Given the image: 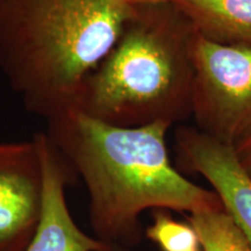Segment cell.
Returning <instances> with one entry per match:
<instances>
[{
	"mask_svg": "<svg viewBox=\"0 0 251 251\" xmlns=\"http://www.w3.org/2000/svg\"><path fill=\"white\" fill-rule=\"evenodd\" d=\"M192 114L198 129L236 147L251 136V46L193 41Z\"/></svg>",
	"mask_w": 251,
	"mask_h": 251,
	"instance_id": "277c9868",
	"label": "cell"
},
{
	"mask_svg": "<svg viewBox=\"0 0 251 251\" xmlns=\"http://www.w3.org/2000/svg\"><path fill=\"white\" fill-rule=\"evenodd\" d=\"M102 251H133V249H129V248H126L122 246H117V244H108L107 248Z\"/></svg>",
	"mask_w": 251,
	"mask_h": 251,
	"instance_id": "4fadbf2b",
	"label": "cell"
},
{
	"mask_svg": "<svg viewBox=\"0 0 251 251\" xmlns=\"http://www.w3.org/2000/svg\"><path fill=\"white\" fill-rule=\"evenodd\" d=\"M203 251H251L249 241L226 209L187 215Z\"/></svg>",
	"mask_w": 251,
	"mask_h": 251,
	"instance_id": "9c48e42d",
	"label": "cell"
},
{
	"mask_svg": "<svg viewBox=\"0 0 251 251\" xmlns=\"http://www.w3.org/2000/svg\"><path fill=\"white\" fill-rule=\"evenodd\" d=\"M46 134L89 194L93 236L133 249L142 241L141 215L164 209L187 215L224 209L214 191L181 176L166 148L168 122L118 127L69 108L47 120Z\"/></svg>",
	"mask_w": 251,
	"mask_h": 251,
	"instance_id": "6da1fadb",
	"label": "cell"
},
{
	"mask_svg": "<svg viewBox=\"0 0 251 251\" xmlns=\"http://www.w3.org/2000/svg\"><path fill=\"white\" fill-rule=\"evenodd\" d=\"M43 172L41 219L25 251H102L108 244L78 227L69 209L65 190L77 179L46 131L34 135Z\"/></svg>",
	"mask_w": 251,
	"mask_h": 251,
	"instance_id": "8992f818",
	"label": "cell"
},
{
	"mask_svg": "<svg viewBox=\"0 0 251 251\" xmlns=\"http://www.w3.org/2000/svg\"><path fill=\"white\" fill-rule=\"evenodd\" d=\"M144 235L162 251H199V237L194 228L186 222L172 218L169 211H152V224Z\"/></svg>",
	"mask_w": 251,
	"mask_h": 251,
	"instance_id": "30bf717a",
	"label": "cell"
},
{
	"mask_svg": "<svg viewBox=\"0 0 251 251\" xmlns=\"http://www.w3.org/2000/svg\"><path fill=\"white\" fill-rule=\"evenodd\" d=\"M130 8L122 0H2L0 69L25 108L48 120L74 107Z\"/></svg>",
	"mask_w": 251,
	"mask_h": 251,
	"instance_id": "7a4b0ae2",
	"label": "cell"
},
{
	"mask_svg": "<svg viewBox=\"0 0 251 251\" xmlns=\"http://www.w3.org/2000/svg\"><path fill=\"white\" fill-rule=\"evenodd\" d=\"M42 202L35 141L0 142V251H25L39 226Z\"/></svg>",
	"mask_w": 251,
	"mask_h": 251,
	"instance_id": "5b68a950",
	"label": "cell"
},
{
	"mask_svg": "<svg viewBox=\"0 0 251 251\" xmlns=\"http://www.w3.org/2000/svg\"><path fill=\"white\" fill-rule=\"evenodd\" d=\"M237 158L251 179V136L234 147Z\"/></svg>",
	"mask_w": 251,
	"mask_h": 251,
	"instance_id": "8fae6325",
	"label": "cell"
},
{
	"mask_svg": "<svg viewBox=\"0 0 251 251\" xmlns=\"http://www.w3.org/2000/svg\"><path fill=\"white\" fill-rule=\"evenodd\" d=\"M1 1H2V0H0V4H1Z\"/></svg>",
	"mask_w": 251,
	"mask_h": 251,
	"instance_id": "5bb4252c",
	"label": "cell"
},
{
	"mask_svg": "<svg viewBox=\"0 0 251 251\" xmlns=\"http://www.w3.org/2000/svg\"><path fill=\"white\" fill-rule=\"evenodd\" d=\"M176 140L188 168L212 185L224 208L242 229L251 247V179L238 161L234 147L198 128H179Z\"/></svg>",
	"mask_w": 251,
	"mask_h": 251,
	"instance_id": "52a82bcc",
	"label": "cell"
},
{
	"mask_svg": "<svg viewBox=\"0 0 251 251\" xmlns=\"http://www.w3.org/2000/svg\"><path fill=\"white\" fill-rule=\"evenodd\" d=\"M194 37L174 2L131 6L120 37L83 81L74 108L118 127L181 120L192 112Z\"/></svg>",
	"mask_w": 251,
	"mask_h": 251,
	"instance_id": "3957f363",
	"label": "cell"
},
{
	"mask_svg": "<svg viewBox=\"0 0 251 251\" xmlns=\"http://www.w3.org/2000/svg\"><path fill=\"white\" fill-rule=\"evenodd\" d=\"M197 34L230 46H251V0H177Z\"/></svg>",
	"mask_w": 251,
	"mask_h": 251,
	"instance_id": "ba28073f",
	"label": "cell"
},
{
	"mask_svg": "<svg viewBox=\"0 0 251 251\" xmlns=\"http://www.w3.org/2000/svg\"><path fill=\"white\" fill-rule=\"evenodd\" d=\"M125 4L129 6H141V5H159V4H172L177 0H122Z\"/></svg>",
	"mask_w": 251,
	"mask_h": 251,
	"instance_id": "7c38bea8",
	"label": "cell"
}]
</instances>
